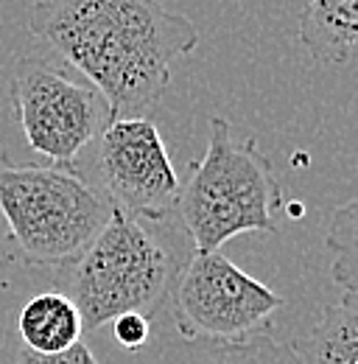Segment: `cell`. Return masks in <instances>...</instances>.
I'll use <instances>...</instances> for the list:
<instances>
[{"mask_svg": "<svg viewBox=\"0 0 358 364\" xmlns=\"http://www.w3.org/2000/svg\"><path fill=\"white\" fill-rule=\"evenodd\" d=\"M28 28L107 98L115 121L154 107L171 65L199 46L196 26L157 0H37Z\"/></svg>", "mask_w": 358, "mask_h": 364, "instance_id": "cell-1", "label": "cell"}, {"mask_svg": "<svg viewBox=\"0 0 358 364\" xmlns=\"http://www.w3.org/2000/svg\"><path fill=\"white\" fill-rule=\"evenodd\" d=\"M163 225L112 208L98 238L73 264L62 267L65 294L76 303L85 331L124 314L154 319L171 300L185 264Z\"/></svg>", "mask_w": 358, "mask_h": 364, "instance_id": "cell-2", "label": "cell"}, {"mask_svg": "<svg viewBox=\"0 0 358 364\" xmlns=\"http://www.w3.org/2000/svg\"><path fill=\"white\" fill-rule=\"evenodd\" d=\"M283 208V182L255 137H235L229 121L210 118L205 157L190 163L179 191V225L193 252H222L244 232H274Z\"/></svg>", "mask_w": 358, "mask_h": 364, "instance_id": "cell-3", "label": "cell"}, {"mask_svg": "<svg viewBox=\"0 0 358 364\" xmlns=\"http://www.w3.org/2000/svg\"><path fill=\"white\" fill-rule=\"evenodd\" d=\"M112 208L76 166L14 163L0 151V216L17 258L28 267L73 264L107 228Z\"/></svg>", "mask_w": 358, "mask_h": 364, "instance_id": "cell-4", "label": "cell"}, {"mask_svg": "<svg viewBox=\"0 0 358 364\" xmlns=\"http://www.w3.org/2000/svg\"><path fill=\"white\" fill-rule=\"evenodd\" d=\"M14 121L50 166L73 168L76 157L115 121L107 98L65 62L23 56L11 76Z\"/></svg>", "mask_w": 358, "mask_h": 364, "instance_id": "cell-5", "label": "cell"}, {"mask_svg": "<svg viewBox=\"0 0 358 364\" xmlns=\"http://www.w3.org/2000/svg\"><path fill=\"white\" fill-rule=\"evenodd\" d=\"M174 322L182 339L244 342L268 328L283 297L224 252H190L177 277Z\"/></svg>", "mask_w": 358, "mask_h": 364, "instance_id": "cell-6", "label": "cell"}, {"mask_svg": "<svg viewBox=\"0 0 358 364\" xmlns=\"http://www.w3.org/2000/svg\"><path fill=\"white\" fill-rule=\"evenodd\" d=\"M98 171L115 208L154 225L177 216L182 182L154 121H112L98 137Z\"/></svg>", "mask_w": 358, "mask_h": 364, "instance_id": "cell-7", "label": "cell"}, {"mask_svg": "<svg viewBox=\"0 0 358 364\" xmlns=\"http://www.w3.org/2000/svg\"><path fill=\"white\" fill-rule=\"evenodd\" d=\"M134 364H297V359L291 348H283L266 333L244 342L160 336L134 353Z\"/></svg>", "mask_w": 358, "mask_h": 364, "instance_id": "cell-8", "label": "cell"}, {"mask_svg": "<svg viewBox=\"0 0 358 364\" xmlns=\"http://www.w3.org/2000/svg\"><path fill=\"white\" fill-rule=\"evenodd\" d=\"M300 43L319 68H336L358 53V0H305Z\"/></svg>", "mask_w": 358, "mask_h": 364, "instance_id": "cell-9", "label": "cell"}, {"mask_svg": "<svg viewBox=\"0 0 358 364\" xmlns=\"http://www.w3.org/2000/svg\"><path fill=\"white\" fill-rule=\"evenodd\" d=\"M297 364H358V294L345 291L291 342Z\"/></svg>", "mask_w": 358, "mask_h": 364, "instance_id": "cell-10", "label": "cell"}, {"mask_svg": "<svg viewBox=\"0 0 358 364\" xmlns=\"http://www.w3.org/2000/svg\"><path fill=\"white\" fill-rule=\"evenodd\" d=\"M17 333L31 353H59L82 342L85 322L76 303L62 291L34 294L17 314Z\"/></svg>", "mask_w": 358, "mask_h": 364, "instance_id": "cell-11", "label": "cell"}, {"mask_svg": "<svg viewBox=\"0 0 358 364\" xmlns=\"http://www.w3.org/2000/svg\"><path fill=\"white\" fill-rule=\"evenodd\" d=\"M325 250L330 255V277L345 291L358 294V196L336 208L325 230Z\"/></svg>", "mask_w": 358, "mask_h": 364, "instance_id": "cell-12", "label": "cell"}, {"mask_svg": "<svg viewBox=\"0 0 358 364\" xmlns=\"http://www.w3.org/2000/svg\"><path fill=\"white\" fill-rule=\"evenodd\" d=\"M112 333L121 348L137 353L151 342V319L140 317V314H124V317L112 319Z\"/></svg>", "mask_w": 358, "mask_h": 364, "instance_id": "cell-13", "label": "cell"}, {"mask_svg": "<svg viewBox=\"0 0 358 364\" xmlns=\"http://www.w3.org/2000/svg\"><path fill=\"white\" fill-rule=\"evenodd\" d=\"M17 364H101V362L95 359L92 348L82 339L73 348L59 350V353H31V350H23L17 356Z\"/></svg>", "mask_w": 358, "mask_h": 364, "instance_id": "cell-14", "label": "cell"}, {"mask_svg": "<svg viewBox=\"0 0 358 364\" xmlns=\"http://www.w3.org/2000/svg\"><path fill=\"white\" fill-rule=\"evenodd\" d=\"M157 3H163V0H157Z\"/></svg>", "mask_w": 358, "mask_h": 364, "instance_id": "cell-15", "label": "cell"}]
</instances>
